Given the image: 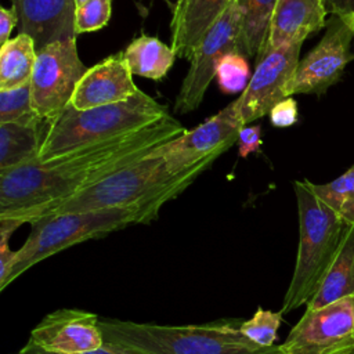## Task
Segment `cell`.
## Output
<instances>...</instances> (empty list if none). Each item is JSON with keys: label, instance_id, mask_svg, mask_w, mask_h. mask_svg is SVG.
<instances>
[{"label": "cell", "instance_id": "f1b7e54d", "mask_svg": "<svg viewBox=\"0 0 354 354\" xmlns=\"http://www.w3.org/2000/svg\"><path fill=\"white\" fill-rule=\"evenodd\" d=\"M270 120L275 127H289L297 122V104L288 97L270 111Z\"/></svg>", "mask_w": 354, "mask_h": 354}, {"label": "cell", "instance_id": "d6a6232c", "mask_svg": "<svg viewBox=\"0 0 354 354\" xmlns=\"http://www.w3.org/2000/svg\"><path fill=\"white\" fill-rule=\"evenodd\" d=\"M325 7L332 15L354 17V0H325Z\"/></svg>", "mask_w": 354, "mask_h": 354}, {"label": "cell", "instance_id": "836d02e7", "mask_svg": "<svg viewBox=\"0 0 354 354\" xmlns=\"http://www.w3.org/2000/svg\"><path fill=\"white\" fill-rule=\"evenodd\" d=\"M180 1L181 0H166V3H167V6H169V8L173 11L178 4H180Z\"/></svg>", "mask_w": 354, "mask_h": 354}, {"label": "cell", "instance_id": "e575fe53", "mask_svg": "<svg viewBox=\"0 0 354 354\" xmlns=\"http://www.w3.org/2000/svg\"><path fill=\"white\" fill-rule=\"evenodd\" d=\"M87 1H90V0H75V3H76V7H79V6H82V4L87 3Z\"/></svg>", "mask_w": 354, "mask_h": 354}, {"label": "cell", "instance_id": "4dcf8cb0", "mask_svg": "<svg viewBox=\"0 0 354 354\" xmlns=\"http://www.w3.org/2000/svg\"><path fill=\"white\" fill-rule=\"evenodd\" d=\"M18 354H58V353H51V351H47L41 347H39L37 344H35L32 340H29L19 351ZM77 354H129L109 343H104V346L101 348H97V350H93V351H86V353H77Z\"/></svg>", "mask_w": 354, "mask_h": 354}, {"label": "cell", "instance_id": "7402d4cb", "mask_svg": "<svg viewBox=\"0 0 354 354\" xmlns=\"http://www.w3.org/2000/svg\"><path fill=\"white\" fill-rule=\"evenodd\" d=\"M37 48L26 33H18L0 47V90L29 84L36 64Z\"/></svg>", "mask_w": 354, "mask_h": 354}, {"label": "cell", "instance_id": "d590c367", "mask_svg": "<svg viewBox=\"0 0 354 354\" xmlns=\"http://www.w3.org/2000/svg\"><path fill=\"white\" fill-rule=\"evenodd\" d=\"M347 354H354V350H351L350 353H347Z\"/></svg>", "mask_w": 354, "mask_h": 354}, {"label": "cell", "instance_id": "2e32d148", "mask_svg": "<svg viewBox=\"0 0 354 354\" xmlns=\"http://www.w3.org/2000/svg\"><path fill=\"white\" fill-rule=\"evenodd\" d=\"M325 0H278L268 33L267 51L293 43L321 30L326 17Z\"/></svg>", "mask_w": 354, "mask_h": 354}, {"label": "cell", "instance_id": "6da1fadb", "mask_svg": "<svg viewBox=\"0 0 354 354\" xmlns=\"http://www.w3.org/2000/svg\"><path fill=\"white\" fill-rule=\"evenodd\" d=\"M185 133L171 115L140 130L51 160L0 171V218L35 223L80 189L142 159Z\"/></svg>", "mask_w": 354, "mask_h": 354}, {"label": "cell", "instance_id": "7c38bea8", "mask_svg": "<svg viewBox=\"0 0 354 354\" xmlns=\"http://www.w3.org/2000/svg\"><path fill=\"white\" fill-rule=\"evenodd\" d=\"M353 39L354 17L333 15L326 24L321 41L299 62L290 95L322 94L336 83L353 58L350 54Z\"/></svg>", "mask_w": 354, "mask_h": 354}, {"label": "cell", "instance_id": "ac0fdd59", "mask_svg": "<svg viewBox=\"0 0 354 354\" xmlns=\"http://www.w3.org/2000/svg\"><path fill=\"white\" fill-rule=\"evenodd\" d=\"M47 123H0V171L39 160Z\"/></svg>", "mask_w": 354, "mask_h": 354}, {"label": "cell", "instance_id": "8fae6325", "mask_svg": "<svg viewBox=\"0 0 354 354\" xmlns=\"http://www.w3.org/2000/svg\"><path fill=\"white\" fill-rule=\"evenodd\" d=\"M301 44L293 43L270 50L257 62L248 86L236 98L243 126L270 113L278 102L290 97Z\"/></svg>", "mask_w": 354, "mask_h": 354}, {"label": "cell", "instance_id": "cb8c5ba5", "mask_svg": "<svg viewBox=\"0 0 354 354\" xmlns=\"http://www.w3.org/2000/svg\"><path fill=\"white\" fill-rule=\"evenodd\" d=\"M43 120L33 109L30 83L0 90V123H33Z\"/></svg>", "mask_w": 354, "mask_h": 354}, {"label": "cell", "instance_id": "d6986e66", "mask_svg": "<svg viewBox=\"0 0 354 354\" xmlns=\"http://www.w3.org/2000/svg\"><path fill=\"white\" fill-rule=\"evenodd\" d=\"M347 296H354V223L346 227L337 254L319 289L306 304L315 310Z\"/></svg>", "mask_w": 354, "mask_h": 354}, {"label": "cell", "instance_id": "277c9868", "mask_svg": "<svg viewBox=\"0 0 354 354\" xmlns=\"http://www.w3.org/2000/svg\"><path fill=\"white\" fill-rule=\"evenodd\" d=\"M293 188L299 213V248L293 275L281 307L282 314L313 299L337 254L348 225L313 192L308 180L295 181Z\"/></svg>", "mask_w": 354, "mask_h": 354}, {"label": "cell", "instance_id": "9c48e42d", "mask_svg": "<svg viewBox=\"0 0 354 354\" xmlns=\"http://www.w3.org/2000/svg\"><path fill=\"white\" fill-rule=\"evenodd\" d=\"M354 350V296L304 311L281 354H347Z\"/></svg>", "mask_w": 354, "mask_h": 354}, {"label": "cell", "instance_id": "e0dca14e", "mask_svg": "<svg viewBox=\"0 0 354 354\" xmlns=\"http://www.w3.org/2000/svg\"><path fill=\"white\" fill-rule=\"evenodd\" d=\"M234 0H181L171 11V48L181 58H189L207 29Z\"/></svg>", "mask_w": 354, "mask_h": 354}, {"label": "cell", "instance_id": "1f68e13d", "mask_svg": "<svg viewBox=\"0 0 354 354\" xmlns=\"http://www.w3.org/2000/svg\"><path fill=\"white\" fill-rule=\"evenodd\" d=\"M18 26V15L15 10L0 7V44H6L11 39L12 29Z\"/></svg>", "mask_w": 354, "mask_h": 354}, {"label": "cell", "instance_id": "5bb4252c", "mask_svg": "<svg viewBox=\"0 0 354 354\" xmlns=\"http://www.w3.org/2000/svg\"><path fill=\"white\" fill-rule=\"evenodd\" d=\"M138 91L123 53H116L87 69L69 105L80 111L97 108L126 101Z\"/></svg>", "mask_w": 354, "mask_h": 354}, {"label": "cell", "instance_id": "484cf974", "mask_svg": "<svg viewBox=\"0 0 354 354\" xmlns=\"http://www.w3.org/2000/svg\"><path fill=\"white\" fill-rule=\"evenodd\" d=\"M282 322L281 311H270L261 307L253 314L252 318L241 322V332L253 343L261 347L275 346L277 332Z\"/></svg>", "mask_w": 354, "mask_h": 354}, {"label": "cell", "instance_id": "8992f818", "mask_svg": "<svg viewBox=\"0 0 354 354\" xmlns=\"http://www.w3.org/2000/svg\"><path fill=\"white\" fill-rule=\"evenodd\" d=\"M155 217L137 207H111L46 216L32 223L25 243L17 250L7 285L41 260L87 239L100 238L130 224H147Z\"/></svg>", "mask_w": 354, "mask_h": 354}, {"label": "cell", "instance_id": "4316f807", "mask_svg": "<svg viewBox=\"0 0 354 354\" xmlns=\"http://www.w3.org/2000/svg\"><path fill=\"white\" fill-rule=\"evenodd\" d=\"M112 14V0H90L75 11L76 35L104 28Z\"/></svg>", "mask_w": 354, "mask_h": 354}, {"label": "cell", "instance_id": "52a82bcc", "mask_svg": "<svg viewBox=\"0 0 354 354\" xmlns=\"http://www.w3.org/2000/svg\"><path fill=\"white\" fill-rule=\"evenodd\" d=\"M87 72L76 39L58 40L37 50L30 80L32 105L46 122L55 120L71 104L79 80Z\"/></svg>", "mask_w": 354, "mask_h": 354}, {"label": "cell", "instance_id": "3957f363", "mask_svg": "<svg viewBox=\"0 0 354 354\" xmlns=\"http://www.w3.org/2000/svg\"><path fill=\"white\" fill-rule=\"evenodd\" d=\"M104 342L129 354H281L241 332V322L218 319L196 325H156L120 319L100 321Z\"/></svg>", "mask_w": 354, "mask_h": 354}, {"label": "cell", "instance_id": "83f0119b", "mask_svg": "<svg viewBox=\"0 0 354 354\" xmlns=\"http://www.w3.org/2000/svg\"><path fill=\"white\" fill-rule=\"evenodd\" d=\"M19 225H22V223L18 220L0 218V290L7 288L6 283L17 256V250L12 252L10 249L8 239Z\"/></svg>", "mask_w": 354, "mask_h": 354}, {"label": "cell", "instance_id": "ba28073f", "mask_svg": "<svg viewBox=\"0 0 354 354\" xmlns=\"http://www.w3.org/2000/svg\"><path fill=\"white\" fill-rule=\"evenodd\" d=\"M241 30V10L234 0L220 18L207 29L189 57V68L176 97L177 113L195 111L205 97L210 82L216 77L218 61L236 51Z\"/></svg>", "mask_w": 354, "mask_h": 354}, {"label": "cell", "instance_id": "4fadbf2b", "mask_svg": "<svg viewBox=\"0 0 354 354\" xmlns=\"http://www.w3.org/2000/svg\"><path fill=\"white\" fill-rule=\"evenodd\" d=\"M29 340L58 354L93 351L105 343L98 317L75 308H59L47 314L32 329Z\"/></svg>", "mask_w": 354, "mask_h": 354}, {"label": "cell", "instance_id": "f546056e", "mask_svg": "<svg viewBox=\"0 0 354 354\" xmlns=\"http://www.w3.org/2000/svg\"><path fill=\"white\" fill-rule=\"evenodd\" d=\"M261 129L260 126H243L238 136V155L246 158L250 153L260 152Z\"/></svg>", "mask_w": 354, "mask_h": 354}, {"label": "cell", "instance_id": "5b68a950", "mask_svg": "<svg viewBox=\"0 0 354 354\" xmlns=\"http://www.w3.org/2000/svg\"><path fill=\"white\" fill-rule=\"evenodd\" d=\"M169 116L167 108L144 91L131 98L90 109H66L47 123L39 160L46 162L72 151L140 130Z\"/></svg>", "mask_w": 354, "mask_h": 354}, {"label": "cell", "instance_id": "30bf717a", "mask_svg": "<svg viewBox=\"0 0 354 354\" xmlns=\"http://www.w3.org/2000/svg\"><path fill=\"white\" fill-rule=\"evenodd\" d=\"M243 127L236 100L210 119L180 137L155 148L152 153L162 156L170 166L184 170L205 160H216L221 153L238 142Z\"/></svg>", "mask_w": 354, "mask_h": 354}, {"label": "cell", "instance_id": "7a4b0ae2", "mask_svg": "<svg viewBox=\"0 0 354 354\" xmlns=\"http://www.w3.org/2000/svg\"><path fill=\"white\" fill-rule=\"evenodd\" d=\"M214 160L177 170L162 156L148 153L142 159L86 187L57 206L48 216L91 212L111 207H137L155 218L160 207L177 198Z\"/></svg>", "mask_w": 354, "mask_h": 354}, {"label": "cell", "instance_id": "9a60e30c", "mask_svg": "<svg viewBox=\"0 0 354 354\" xmlns=\"http://www.w3.org/2000/svg\"><path fill=\"white\" fill-rule=\"evenodd\" d=\"M19 33L29 35L40 50L48 43L76 39L75 0H11Z\"/></svg>", "mask_w": 354, "mask_h": 354}, {"label": "cell", "instance_id": "603a6c76", "mask_svg": "<svg viewBox=\"0 0 354 354\" xmlns=\"http://www.w3.org/2000/svg\"><path fill=\"white\" fill-rule=\"evenodd\" d=\"M308 184L313 192L347 224L354 223V165L330 183Z\"/></svg>", "mask_w": 354, "mask_h": 354}, {"label": "cell", "instance_id": "d4e9b609", "mask_svg": "<svg viewBox=\"0 0 354 354\" xmlns=\"http://www.w3.org/2000/svg\"><path fill=\"white\" fill-rule=\"evenodd\" d=\"M249 65L246 57L234 51L225 54L217 64L216 79L224 94H235L243 91L250 80Z\"/></svg>", "mask_w": 354, "mask_h": 354}, {"label": "cell", "instance_id": "ffe728a7", "mask_svg": "<svg viewBox=\"0 0 354 354\" xmlns=\"http://www.w3.org/2000/svg\"><path fill=\"white\" fill-rule=\"evenodd\" d=\"M278 0H238L241 30L236 53L257 62L267 50L270 24Z\"/></svg>", "mask_w": 354, "mask_h": 354}, {"label": "cell", "instance_id": "44dd1931", "mask_svg": "<svg viewBox=\"0 0 354 354\" xmlns=\"http://www.w3.org/2000/svg\"><path fill=\"white\" fill-rule=\"evenodd\" d=\"M123 55L133 75L151 80H162L177 57L171 46L147 35L134 39L126 47Z\"/></svg>", "mask_w": 354, "mask_h": 354}]
</instances>
